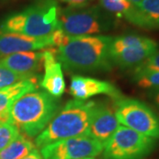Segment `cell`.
I'll list each match as a JSON object with an SVG mask.
<instances>
[{"label":"cell","instance_id":"6da1fadb","mask_svg":"<svg viewBox=\"0 0 159 159\" xmlns=\"http://www.w3.org/2000/svg\"><path fill=\"white\" fill-rule=\"evenodd\" d=\"M112 37L86 35L71 37L56 49L57 60L70 72H108L112 68L110 45Z\"/></svg>","mask_w":159,"mask_h":159},{"label":"cell","instance_id":"7a4b0ae2","mask_svg":"<svg viewBox=\"0 0 159 159\" xmlns=\"http://www.w3.org/2000/svg\"><path fill=\"white\" fill-rule=\"evenodd\" d=\"M59 109L58 98L44 90L30 91L13 102L8 111V121L27 137L38 135Z\"/></svg>","mask_w":159,"mask_h":159},{"label":"cell","instance_id":"3957f363","mask_svg":"<svg viewBox=\"0 0 159 159\" xmlns=\"http://www.w3.org/2000/svg\"><path fill=\"white\" fill-rule=\"evenodd\" d=\"M96 105L94 101L76 99L66 102L36 136V147L43 148L53 142L86 134Z\"/></svg>","mask_w":159,"mask_h":159},{"label":"cell","instance_id":"277c9868","mask_svg":"<svg viewBox=\"0 0 159 159\" xmlns=\"http://www.w3.org/2000/svg\"><path fill=\"white\" fill-rule=\"evenodd\" d=\"M59 7L55 0H42L11 14L0 24V30L32 37H44L60 29Z\"/></svg>","mask_w":159,"mask_h":159},{"label":"cell","instance_id":"5b68a950","mask_svg":"<svg viewBox=\"0 0 159 159\" xmlns=\"http://www.w3.org/2000/svg\"><path fill=\"white\" fill-rule=\"evenodd\" d=\"M60 29L71 37L100 34L111 27L109 19L98 6L72 7L59 12Z\"/></svg>","mask_w":159,"mask_h":159},{"label":"cell","instance_id":"8992f818","mask_svg":"<svg viewBox=\"0 0 159 159\" xmlns=\"http://www.w3.org/2000/svg\"><path fill=\"white\" fill-rule=\"evenodd\" d=\"M157 140L119 125L102 150L103 159H143L156 148Z\"/></svg>","mask_w":159,"mask_h":159},{"label":"cell","instance_id":"52a82bcc","mask_svg":"<svg viewBox=\"0 0 159 159\" xmlns=\"http://www.w3.org/2000/svg\"><path fill=\"white\" fill-rule=\"evenodd\" d=\"M115 115L119 124L143 135L159 139V118L146 103L121 97L114 101Z\"/></svg>","mask_w":159,"mask_h":159},{"label":"cell","instance_id":"ba28073f","mask_svg":"<svg viewBox=\"0 0 159 159\" xmlns=\"http://www.w3.org/2000/svg\"><path fill=\"white\" fill-rule=\"evenodd\" d=\"M157 51V43L148 37L125 34L112 37L110 45L111 63L122 69L135 67Z\"/></svg>","mask_w":159,"mask_h":159},{"label":"cell","instance_id":"9c48e42d","mask_svg":"<svg viewBox=\"0 0 159 159\" xmlns=\"http://www.w3.org/2000/svg\"><path fill=\"white\" fill-rule=\"evenodd\" d=\"M102 150L101 142L84 134L46 145L40 153L43 159H80L97 157Z\"/></svg>","mask_w":159,"mask_h":159},{"label":"cell","instance_id":"30bf717a","mask_svg":"<svg viewBox=\"0 0 159 159\" xmlns=\"http://www.w3.org/2000/svg\"><path fill=\"white\" fill-rule=\"evenodd\" d=\"M69 93L76 100L81 101H85L97 95H106L114 101L123 97L119 89L112 83L81 75L71 77Z\"/></svg>","mask_w":159,"mask_h":159},{"label":"cell","instance_id":"8fae6325","mask_svg":"<svg viewBox=\"0 0 159 159\" xmlns=\"http://www.w3.org/2000/svg\"><path fill=\"white\" fill-rule=\"evenodd\" d=\"M119 125L115 115L114 106L109 103L97 102L86 135L101 142L104 147Z\"/></svg>","mask_w":159,"mask_h":159},{"label":"cell","instance_id":"7c38bea8","mask_svg":"<svg viewBox=\"0 0 159 159\" xmlns=\"http://www.w3.org/2000/svg\"><path fill=\"white\" fill-rule=\"evenodd\" d=\"M50 47L53 48L51 34L44 37H32L0 30V57Z\"/></svg>","mask_w":159,"mask_h":159},{"label":"cell","instance_id":"4fadbf2b","mask_svg":"<svg viewBox=\"0 0 159 159\" xmlns=\"http://www.w3.org/2000/svg\"><path fill=\"white\" fill-rule=\"evenodd\" d=\"M43 52L44 74L39 84L51 96L59 98L66 90L62 65L57 60L56 49H47Z\"/></svg>","mask_w":159,"mask_h":159},{"label":"cell","instance_id":"5bb4252c","mask_svg":"<svg viewBox=\"0 0 159 159\" xmlns=\"http://www.w3.org/2000/svg\"><path fill=\"white\" fill-rule=\"evenodd\" d=\"M0 66L18 74L34 75L43 66V52H19L0 57Z\"/></svg>","mask_w":159,"mask_h":159},{"label":"cell","instance_id":"9a60e30c","mask_svg":"<svg viewBox=\"0 0 159 159\" xmlns=\"http://www.w3.org/2000/svg\"><path fill=\"white\" fill-rule=\"evenodd\" d=\"M124 17L143 29H159V0H142L138 5H132Z\"/></svg>","mask_w":159,"mask_h":159},{"label":"cell","instance_id":"2e32d148","mask_svg":"<svg viewBox=\"0 0 159 159\" xmlns=\"http://www.w3.org/2000/svg\"><path fill=\"white\" fill-rule=\"evenodd\" d=\"M40 80L39 74H35L14 85L0 89V121H8V111L13 102L26 93L37 89Z\"/></svg>","mask_w":159,"mask_h":159},{"label":"cell","instance_id":"e0dca14e","mask_svg":"<svg viewBox=\"0 0 159 159\" xmlns=\"http://www.w3.org/2000/svg\"><path fill=\"white\" fill-rule=\"evenodd\" d=\"M34 149V143L26 135L20 134L8 146L0 150V159H21Z\"/></svg>","mask_w":159,"mask_h":159},{"label":"cell","instance_id":"ac0fdd59","mask_svg":"<svg viewBox=\"0 0 159 159\" xmlns=\"http://www.w3.org/2000/svg\"><path fill=\"white\" fill-rule=\"evenodd\" d=\"M20 134L17 126L8 121H0V150L8 146Z\"/></svg>","mask_w":159,"mask_h":159},{"label":"cell","instance_id":"d6986e66","mask_svg":"<svg viewBox=\"0 0 159 159\" xmlns=\"http://www.w3.org/2000/svg\"><path fill=\"white\" fill-rule=\"evenodd\" d=\"M35 75V74H34ZM34 75H28V74H21L12 72L9 69L0 66V89H5L11 85H14L20 81L27 80L34 76Z\"/></svg>","mask_w":159,"mask_h":159},{"label":"cell","instance_id":"ffe728a7","mask_svg":"<svg viewBox=\"0 0 159 159\" xmlns=\"http://www.w3.org/2000/svg\"><path fill=\"white\" fill-rule=\"evenodd\" d=\"M100 5L106 11L122 17L130 9L132 4L128 0H100Z\"/></svg>","mask_w":159,"mask_h":159},{"label":"cell","instance_id":"44dd1931","mask_svg":"<svg viewBox=\"0 0 159 159\" xmlns=\"http://www.w3.org/2000/svg\"><path fill=\"white\" fill-rule=\"evenodd\" d=\"M159 72V51H157L153 55L134 67V75Z\"/></svg>","mask_w":159,"mask_h":159},{"label":"cell","instance_id":"7402d4cb","mask_svg":"<svg viewBox=\"0 0 159 159\" xmlns=\"http://www.w3.org/2000/svg\"><path fill=\"white\" fill-rule=\"evenodd\" d=\"M134 80L137 85L143 89L159 88V72L134 75Z\"/></svg>","mask_w":159,"mask_h":159},{"label":"cell","instance_id":"603a6c76","mask_svg":"<svg viewBox=\"0 0 159 159\" xmlns=\"http://www.w3.org/2000/svg\"><path fill=\"white\" fill-rule=\"evenodd\" d=\"M72 7H84L89 6L93 0H61Z\"/></svg>","mask_w":159,"mask_h":159},{"label":"cell","instance_id":"cb8c5ba5","mask_svg":"<svg viewBox=\"0 0 159 159\" xmlns=\"http://www.w3.org/2000/svg\"><path fill=\"white\" fill-rule=\"evenodd\" d=\"M148 95H149V97L153 100V102L157 105V107L159 108V88L150 89Z\"/></svg>","mask_w":159,"mask_h":159},{"label":"cell","instance_id":"d4e9b609","mask_svg":"<svg viewBox=\"0 0 159 159\" xmlns=\"http://www.w3.org/2000/svg\"><path fill=\"white\" fill-rule=\"evenodd\" d=\"M21 159H43L42 155L39 151L35 148L34 150H33L30 154H29L28 156H26L25 157H23Z\"/></svg>","mask_w":159,"mask_h":159},{"label":"cell","instance_id":"484cf974","mask_svg":"<svg viewBox=\"0 0 159 159\" xmlns=\"http://www.w3.org/2000/svg\"><path fill=\"white\" fill-rule=\"evenodd\" d=\"M129 2H130L132 5H134V6H135V5H138L139 3H141L142 0H128Z\"/></svg>","mask_w":159,"mask_h":159},{"label":"cell","instance_id":"4316f807","mask_svg":"<svg viewBox=\"0 0 159 159\" xmlns=\"http://www.w3.org/2000/svg\"><path fill=\"white\" fill-rule=\"evenodd\" d=\"M80 159H95V158H93V157H86V158H80Z\"/></svg>","mask_w":159,"mask_h":159}]
</instances>
